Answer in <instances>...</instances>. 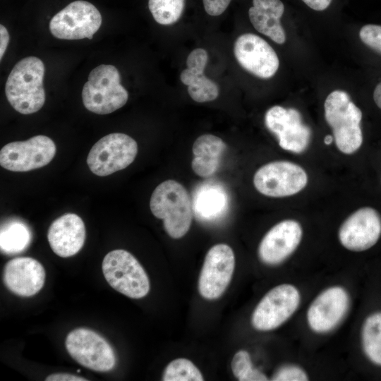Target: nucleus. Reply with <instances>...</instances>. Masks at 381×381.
I'll list each match as a JSON object with an SVG mask.
<instances>
[{
  "instance_id": "obj_15",
  "label": "nucleus",
  "mask_w": 381,
  "mask_h": 381,
  "mask_svg": "<svg viewBox=\"0 0 381 381\" xmlns=\"http://www.w3.org/2000/svg\"><path fill=\"white\" fill-rule=\"evenodd\" d=\"M234 52L241 67L258 78H272L279 68V61L276 52L257 35H240L234 43Z\"/></svg>"
},
{
  "instance_id": "obj_31",
  "label": "nucleus",
  "mask_w": 381,
  "mask_h": 381,
  "mask_svg": "<svg viewBox=\"0 0 381 381\" xmlns=\"http://www.w3.org/2000/svg\"><path fill=\"white\" fill-rule=\"evenodd\" d=\"M231 0H202L206 13L217 16L224 13Z\"/></svg>"
},
{
  "instance_id": "obj_6",
  "label": "nucleus",
  "mask_w": 381,
  "mask_h": 381,
  "mask_svg": "<svg viewBox=\"0 0 381 381\" xmlns=\"http://www.w3.org/2000/svg\"><path fill=\"white\" fill-rule=\"evenodd\" d=\"M138 153V144L131 136L121 133L108 134L90 149L87 164L99 176H106L129 166Z\"/></svg>"
},
{
  "instance_id": "obj_33",
  "label": "nucleus",
  "mask_w": 381,
  "mask_h": 381,
  "mask_svg": "<svg viewBox=\"0 0 381 381\" xmlns=\"http://www.w3.org/2000/svg\"><path fill=\"white\" fill-rule=\"evenodd\" d=\"M310 8L321 11L330 5L332 0H302Z\"/></svg>"
},
{
  "instance_id": "obj_11",
  "label": "nucleus",
  "mask_w": 381,
  "mask_h": 381,
  "mask_svg": "<svg viewBox=\"0 0 381 381\" xmlns=\"http://www.w3.org/2000/svg\"><path fill=\"white\" fill-rule=\"evenodd\" d=\"M66 348L75 361L90 370L107 372L115 366L113 349L102 337L91 329L77 328L69 332Z\"/></svg>"
},
{
  "instance_id": "obj_24",
  "label": "nucleus",
  "mask_w": 381,
  "mask_h": 381,
  "mask_svg": "<svg viewBox=\"0 0 381 381\" xmlns=\"http://www.w3.org/2000/svg\"><path fill=\"white\" fill-rule=\"evenodd\" d=\"M32 240V232L28 226L19 219H11L1 226V251L7 255H15L24 251Z\"/></svg>"
},
{
  "instance_id": "obj_4",
  "label": "nucleus",
  "mask_w": 381,
  "mask_h": 381,
  "mask_svg": "<svg viewBox=\"0 0 381 381\" xmlns=\"http://www.w3.org/2000/svg\"><path fill=\"white\" fill-rule=\"evenodd\" d=\"M118 69L102 64L91 71L82 90L85 108L97 114H108L121 108L128 98L127 90L121 85Z\"/></svg>"
},
{
  "instance_id": "obj_20",
  "label": "nucleus",
  "mask_w": 381,
  "mask_h": 381,
  "mask_svg": "<svg viewBox=\"0 0 381 381\" xmlns=\"http://www.w3.org/2000/svg\"><path fill=\"white\" fill-rule=\"evenodd\" d=\"M207 60L205 49L193 50L187 57V68L180 74L181 81L188 86L190 97L197 102H210L219 95L218 85L204 75Z\"/></svg>"
},
{
  "instance_id": "obj_30",
  "label": "nucleus",
  "mask_w": 381,
  "mask_h": 381,
  "mask_svg": "<svg viewBox=\"0 0 381 381\" xmlns=\"http://www.w3.org/2000/svg\"><path fill=\"white\" fill-rule=\"evenodd\" d=\"M359 37L365 45L381 54V25H365L360 30Z\"/></svg>"
},
{
  "instance_id": "obj_1",
  "label": "nucleus",
  "mask_w": 381,
  "mask_h": 381,
  "mask_svg": "<svg viewBox=\"0 0 381 381\" xmlns=\"http://www.w3.org/2000/svg\"><path fill=\"white\" fill-rule=\"evenodd\" d=\"M44 70L42 61L36 56L23 58L13 66L5 85V94L16 111L30 114L43 107Z\"/></svg>"
},
{
  "instance_id": "obj_7",
  "label": "nucleus",
  "mask_w": 381,
  "mask_h": 381,
  "mask_svg": "<svg viewBox=\"0 0 381 381\" xmlns=\"http://www.w3.org/2000/svg\"><path fill=\"white\" fill-rule=\"evenodd\" d=\"M299 290L293 284H282L261 298L251 315V325L258 331L275 329L296 313L301 303Z\"/></svg>"
},
{
  "instance_id": "obj_8",
  "label": "nucleus",
  "mask_w": 381,
  "mask_h": 381,
  "mask_svg": "<svg viewBox=\"0 0 381 381\" xmlns=\"http://www.w3.org/2000/svg\"><path fill=\"white\" fill-rule=\"evenodd\" d=\"M102 16L90 2L78 0L68 4L51 19L52 35L60 40H91L102 25Z\"/></svg>"
},
{
  "instance_id": "obj_25",
  "label": "nucleus",
  "mask_w": 381,
  "mask_h": 381,
  "mask_svg": "<svg viewBox=\"0 0 381 381\" xmlns=\"http://www.w3.org/2000/svg\"><path fill=\"white\" fill-rule=\"evenodd\" d=\"M361 346L365 356L381 366V311L369 315L361 332Z\"/></svg>"
},
{
  "instance_id": "obj_17",
  "label": "nucleus",
  "mask_w": 381,
  "mask_h": 381,
  "mask_svg": "<svg viewBox=\"0 0 381 381\" xmlns=\"http://www.w3.org/2000/svg\"><path fill=\"white\" fill-rule=\"evenodd\" d=\"M303 236L301 224L294 219L283 220L273 226L258 246L260 260L277 265L287 259L299 246Z\"/></svg>"
},
{
  "instance_id": "obj_5",
  "label": "nucleus",
  "mask_w": 381,
  "mask_h": 381,
  "mask_svg": "<svg viewBox=\"0 0 381 381\" xmlns=\"http://www.w3.org/2000/svg\"><path fill=\"white\" fill-rule=\"evenodd\" d=\"M102 272L108 284L131 298H141L150 291L145 270L129 252L116 249L108 253L102 261Z\"/></svg>"
},
{
  "instance_id": "obj_9",
  "label": "nucleus",
  "mask_w": 381,
  "mask_h": 381,
  "mask_svg": "<svg viewBox=\"0 0 381 381\" xmlns=\"http://www.w3.org/2000/svg\"><path fill=\"white\" fill-rule=\"evenodd\" d=\"M308 183L305 170L287 161L267 163L259 168L253 176V184L261 194L272 198L295 195Z\"/></svg>"
},
{
  "instance_id": "obj_21",
  "label": "nucleus",
  "mask_w": 381,
  "mask_h": 381,
  "mask_svg": "<svg viewBox=\"0 0 381 381\" xmlns=\"http://www.w3.org/2000/svg\"><path fill=\"white\" fill-rule=\"evenodd\" d=\"M284 6L280 0H253L248 16L255 29L277 44H284L286 34L280 23Z\"/></svg>"
},
{
  "instance_id": "obj_27",
  "label": "nucleus",
  "mask_w": 381,
  "mask_h": 381,
  "mask_svg": "<svg viewBox=\"0 0 381 381\" xmlns=\"http://www.w3.org/2000/svg\"><path fill=\"white\" fill-rule=\"evenodd\" d=\"M203 376L198 368L186 358H177L171 361L166 367L163 375L164 381H202Z\"/></svg>"
},
{
  "instance_id": "obj_35",
  "label": "nucleus",
  "mask_w": 381,
  "mask_h": 381,
  "mask_svg": "<svg viewBox=\"0 0 381 381\" xmlns=\"http://www.w3.org/2000/svg\"><path fill=\"white\" fill-rule=\"evenodd\" d=\"M373 99L376 105L381 109V82L377 85L374 90Z\"/></svg>"
},
{
  "instance_id": "obj_32",
  "label": "nucleus",
  "mask_w": 381,
  "mask_h": 381,
  "mask_svg": "<svg viewBox=\"0 0 381 381\" xmlns=\"http://www.w3.org/2000/svg\"><path fill=\"white\" fill-rule=\"evenodd\" d=\"M46 381H86L87 379L68 373H56L49 375Z\"/></svg>"
},
{
  "instance_id": "obj_22",
  "label": "nucleus",
  "mask_w": 381,
  "mask_h": 381,
  "mask_svg": "<svg viewBox=\"0 0 381 381\" xmlns=\"http://www.w3.org/2000/svg\"><path fill=\"white\" fill-rule=\"evenodd\" d=\"M226 149V143L216 135L204 134L199 136L193 145V171L202 178L212 176L219 167Z\"/></svg>"
},
{
  "instance_id": "obj_16",
  "label": "nucleus",
  "mask_w": 381,
  "mask_h": 381,
  "mask_svg": "<svg viewBox=\"0 0 381 381\" xmlns=\"http://www.w3.org/2000/svg\"><path fill=\"white\" fill-rule=\"evenodd\" d=\"M381 236V217L371 207L358 209L341 224L338 231L340 243L346 249L361 252L373 247Z\"/></svg>"
},
{
  "instance_id": "obj_26",
  "label": "nucleus",
  "mask_w": 381,
  "mask_h": 381,
  "mask_svg": "<svg viewBox=\"0 0 381 381\" xmlns=\"http://www.w3.org/2000/svg\"><path fill=\"white\" fill-rule=\"evenodd\" d=\"M185 0H149V9L157 23L163 25L176 23L181 16Z\"/></svg>"
},
{
  "instance_id": "obj_19",
  "label": "nucleus",
  "mask_w": 381,
  "mask_h": 381,
  "mask_svg": "<svg viewBox=\"0 0 381 381\" xmlns=\"http://www.w3.org/2000/svg\"><path fill=\"white\" fill-rule=\"evenodd\" d=\"M85 226L77 214L67 213L56 219L50 225L47 239L53 252L61 258L78 253L84 245Z\"/></svg>"
},
{
  "instance_id": "obj_18",
  "label": "nucleus",
  "mask_w": 381,
  "mask_h": 381,
  "mask_svg": "<svg viewBox=\"0 0 381 381\" xmlns=\"http://www.w3.org/2000/svg\"><path fill=\"white\" fill-rule=\"evenodd\" d=\"M45 271L42 265L30 257H19L6 262L3 281L12 293L23 297L32 296L43 287Z\"/></svg>"
},
{
  "instance_id": "obj_12",
  "label": "nucleus",
  "mask_w": 381,
  "mask_h": 381,
  "mask_svg": "<svg viewBox=\"0 0 381 381\" xmlns=\"http://www.w3.org/2000/svg\"><path fill=\"white\" fill-rule=\"evenodd\" d=\"M234 267L235 256L229 246L219 243L211 247L199 276L200 294L207 300L219 298L231 282Z\"/></svg>"
},
{
  "instance_id": "obj_36",
  "label": "nucleus",
  "mask_w": 381,
  "mask_h": 381,
  "mask_svg": "<svg viewBox=\"0 0 381 381\" xmlns=\"http://www.w3.org/2000/svg\"><path fill=\"white\" fill-rule=\"evenodd\" d=\"M333 138L332 135H326L325 139H324V143L326 144V145H330L333 140Z\"/></svg>"
},
{
  "instance_id": "obj_3",
  "label": "nucleus",
  "mask_w": 381,
  "mask_h": 381,
  "mask_svg": "<svg viewBox=\"0 0 381 381\" xmlns=\"http://www.w3.org/2000/svg\"><path fill=\"white\" fill-rule=\"evenodd\" d=\"M325 117L332 128L337 148L351 155L357 151L363 143L361 128L362 112L343 90H334L327 97Z\"/></svg>"
},
{
  "instance_id": "obj_29",
  "label": "nucleus",
  "mask_w": 381,
  "mask_h": 381,
  "mask_svg": "<svg viewBox=\"0 0 381 381\" xmlns=\"http://www.w3.org/2000/svg\"><path fill=\"white\" fill-rule=\"evenodd\" d=\"M272 380L274 381H306L308 376L301 367L295 364H286L279 367L274 373Z\"/></svg>"
},
{
  "instance_id": "obj_10",
  "label": "nucleus",
  "mask_w": 381,
  "mask_h": 381,
  "mask_svg": "<svg viewBox=\"0 0 381 381\" xmlns=\"http://www.w3.org/2000/svg\"><path fill=\"white\" fill-rule=\"evenodd\" d=\"M56 150L54 141L43 135L25 141L11 142L1 149L0 165L11 171H29L47 165Z\"/></svg>"
},
{
  "instance_id": "obj_34",
  "label": "nucleus",
  "mask_w": 381,
  "mask_h": 381,
  "mask_svg": "<svg viewBox=\"0 0 381 381\" xmlns=\"http://www.w3.org/2000/svg\"><path fill=\"white\" fill-rule=\"evenodd\" d=\"M9 35L7 29L0 25V59L1 60L8 44Z\"/></svg>"
},
{
  "instance_id": "obj_23",
  "label": "nucleus",
  "mask_w": 381,
  "mask_h": 381,
  "mask_svg": "<svg viewBox=\"0 0 381 381\" xmlns=\"http://www.w3.org/2000/svg\"><path fill=\"white\" fill-rule=\"evenodd\" d=\"M192 205L198 218L210 221L223 215L227 209L228 197L222 186L204 183L195 192Z\"/></svg>"
},
{
  "instance_id": "obj_13",
  "label": "nucleus",
  "mask_w": 381,
  "mask_h": 381,
  "mask_svg": "<svg viewBox=\"0 0 381 381\" xmlns=\"http://www.w3.org/2000/svg\"><path fill=\"white\" fill-rule=\"evenodd\" d=\"M350 297L345 288L332 286L321 291L310 304L306 313L307 324L315 333L333 330L346 315Z\"/></svg>"
},
{
  "instance_id": "obj_2",
  "label": "nucleus",
  "mask_w": 381,
  "mask_h": 381,
  "mask_svg": "<svg viewBox=\"0 0 381 381\" xmlns=\"http://www.w3.org/2000/svg\"><path fill=\"white\" fill-rule=\"evenodd\" d=\"M150 207L152 214L163 220L164 227L173 238L188 231L193 219V205L187 190L174 180L158 185L152 193Z\"/></svg>"
},
{
  "instance_id": "obj_28",
  "label": "nucleus",
  "mask_w": 381,
  "mask_h": 381,
  "mask_svg": "<svg viewBox=\"0 0 381 381\" xmlns=\"http://www.w3.org/2000/svg\"><path fill=\"white\" fill-rule=\"evenodd\" d=\"M231 366L234 375L240 381L268 380L262 372L253 367L250 356L245 350H240L234 356Z\"/></svg>"
},
{
  "instance_id": "obj_14",
  "label": "nucleus",
  "mask_w": 381,
  "mask_h": 381,
  "mask_svg": "<svg viewBox=\"0 0 381 381\" xmlns=\"http://www.w3.org/2000/svg\"><path fill=\"white\" fill-rule=\"evenodd\" d=\"M265 123L285 150L301 153L310 143L311 131L295 109L274 106L265 113Z\"/></svg>"
}]
</instances>
